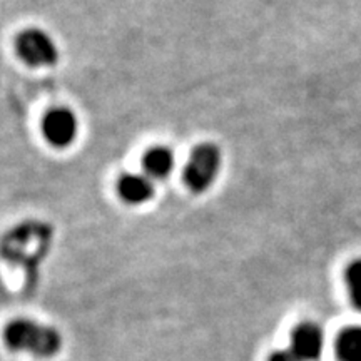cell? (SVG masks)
<instances>
[{
	"label": "cell",
	"instance_id": "cell-1",
	"mask_svg": "<svg viewBox=\"0 0 361 361\" xmlns=\"http://www.w3.org/2000/svg\"><path fill=\"white\" fill-rule=\"evenodd\" d=\"M2 338L11 351L30 353L37 358H52L62 348V336L57 329L32 319H13L4 328Z\"/></svg>",
	"mask_w": 361,
	"mask_h": 361
},
{
	"label": "cell",
	"instance_id": "cell-2",
	"mask_svg": "<svg viewBox=\"0 0 361 361\" xmlns=\"http://www.w3.org/2000/svg\"><path fill=\"white\" fill-rule=\"evenodd\" d=\"M221 162V151L214 144L204 142L194 147L183 174L186 186L197 194L207 191L218 178Z\"/></svg>",
	"mask_w": 361,
	"mask_h": 361
},
{
	"label": "cell",
	"instance_id": "cell-3",
	"mask_svg": "<svg viewBox=\"0 0 361 361\" xmlns=\"http://www.w3.org/2000/svg\"><path fill=\"white\" fill-rule=\"evenodd\" d=\"M17 54L30 67L54 66L59 59L57 45L40 29H27L16 40Z\"/></svg>",
	"mask_w": 361,
	"mask_h": 361
},
{
	"label": "cell",
	"instance_id": "cell-4",
	"mask_svg": "<svg viewBox=\"0 0 361 361\" xmlns=\"http://www.w3.org/2000/svg\"><path fill=\"white\" fill-rule=\"evenodd\" d=\"M78 129V117L67 107L49 111L42 121L44 137L49 144L59 149H64L74 142Z\"/></svg>",
	"mask_w": 361,
	"mask_h": 361
},
{
	"label": "cell",
	"instance_id": "cell-5",
	"mask_svg": "<svg viewBox=\"0 0 361 361\" xmlns=\"http://www.w3.org/2000/svg\"><path fill=\"white\" fill-rule=\"evenodd\" d=\"M323 331L314 323L300 324L291 335L290 350L300 361H314L323 353Z\"/></svg>",
	"mask_w": 361,
	"mask_h": 361
},
{
	"label": "cell",
	"instance_id": "cell-6",
	"mask_svg": "<svg viewBox=\"0 0 361 361\" xmlns=\"http://www.w3.org/2000/svg\"><path fill=\"white\" fill-rule=\"evenodd\" d=\"M117 194L126 204H144L154 196V184L146 174H124L117 180Z\"/></svg>",
	"mask_w": 361,
	"mask_h": 361
},
{
	"label": "cell",
	"instance_id": "cell-7",
	"mask_svg": "<svg viewBox=\"0 0 361 361\" xmlns=\"http://www.w3.org/2000/svg\"><path fill=\"white\" fill-rule=\"evenodd\" d=\"M142 169L149 179H166L174 169L173 151L164 146L149 149L142 156Z\"/></svg>",
	"mask_w": 361,
	"mask_h": 361
},
{
	"label": "cell",
	"instance_id": "cell-8",
	"mask_svg": "<svg viewBox=\"0 0 361 361\" xmlns=\"http://www.w3.org/2000/svg\"><path fill=\"white\" fill-rule=\"evenodd\" d=\"M336 351L341 361H361V326L345 329L338 338Z\"/></svg>",
	"mask_w": 361,
	"mask_h": 361
},
{
	"label": "cell",
	"instance_id": "cell-9",
	"mask_svg": "<svg viewBox=\"0 0 361 361\" xmlns=\"http://www.w3.org/2000/svg\"><path fill=\"white\" fill-rule=\"evenodd\" d=\"M345 283L348 288L350 300L358 311H361V259H355L346 266Z\"/></svg>",
	"mask_w": 361,
	"mask_h": 361
},
{
	"label": "cell",
	"instance_id": "cell-10",
	"mask_svg": "<svg viewBox=\"0 0 361 361\" xmlns=\"http://www.w3.org/2000/svg\"><path fill=\"white\" fill-rule=\"evenodd\" d=\"M268 361H300V360L296 358L291 350H281V351H274V353L269 356Z\"/></svg>",
	"mask_w": 361,
	"mask_h": 361
}]
</instances>
